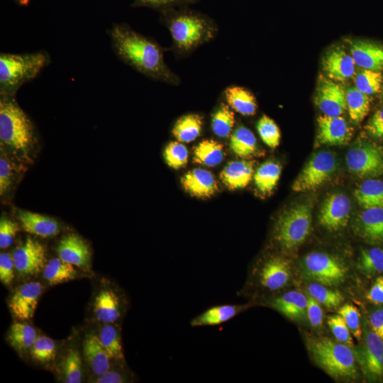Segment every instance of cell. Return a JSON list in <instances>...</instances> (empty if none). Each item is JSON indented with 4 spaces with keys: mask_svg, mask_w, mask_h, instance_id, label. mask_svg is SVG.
I'll return each instance as SVG.
<instances>
[{
    "mask_svg": "<svg viewBox=\"0 0 383 383\" xmlns=\"http://www.w3.org/2000/svg\"><path fill=\"white\" fill-rule=\"evenodd\" d=\"M109 35L113 50L123 62L151 79L173 85L180 83L179 77L165 62L163 49L157 42L126 23L113 25Z\"/></svg>",
    "mask_w": 383,
    "mask_h": 383,
    "instance_id": "1",
    "label": "cell"
},
{
    "mask_svg": "<svg viewBox=\"0 0 383 383\" xmlns=\"http://www.w3.org/2000/svg\"><path fill=\"white\" fill-rule=\"evenodd\" d=\"M175 8L160 12L161 20L169 29L178 54H189L214 38L218 30L213 20L184 6Z\"/></svg>",
    "mask_w": 383,
    "mask_h": 383,
    "instance_id": "2",
    "label": "cell"
},
{
    "mask_svg": "<svg viewBox=\"0 0 383 383\" xmlns=\"http://www.w3.org/2000/svg\"><path fill=\"white\" fill-rule=\"evenodd\" d=\"M1 145L27 156L36 143L34 127L14 96H1Z\"/></svg>",
    "mask_w": 383,
    "mask_h": 383,
    "instance_id": "3",
    "label": "cell"
},
{
    "mask_svg": "<svg viewBox=\"0 0 383 383\" xmlns=\"http://www.w3.org/2000/svg\"><path fill=\"white\" fill-rule=\"evenodd\" d=\"M49 62V55L44 51L1 53L0 95L14 96L18 89L36 77Z\"/></svg>",
    "mask_w": 383,
    "mask_h": 383,
    "instance_id": "4",
    "label": "cell"
},
{
    "mask_svg": "<svg viewBox=\"0 0 383 383\" xmlns=\"http://www.w3.org/2000/svg\"><path fill=\"white\" fill-rule=\"evenodd\" d=\"M308 349L316 363L335 379H355L357 374L355 357L351 348L328 338H311Z\"/></svg>",
    "mask_w": 383,
    "mask_h": 383,
    "instance_id": "5",
    "label": "cell"
},
{
    "mask_svg": "<svg viewBox=\"0 0 383 383\" xmlns=\"http://www.w3.org/2000/svg\"><path fill=\"white\" fill-rule=\"evenodd\" d=\"M311 218L309 204H299L285 211L274 226V238L277 243L286 250L303 243L310 233Z\"/></svg>",
    "mask_w": 383,
    "mask_h": 383,
    "instance_id": "6",
    "label": "cell"
},
{
    "mask_svg": "<svg viewBox=\"0 0 383 383\" xmlns=\"http://www.w3.org/2000/svg\"><path fill=\"white\" fill-rule=\"evenodd\" d=\"M303 272L315 282L336 286L344 281L347 269L341 261L328 254L311 252L304 258Z\"/></svg>",
    "mask_w": 383,
    "mask_h": 383,
    "instance_id": "7",
    "label": "cell"
},
{
    "mask_svg": "<svg viewBox=\"0 0 383 383\" xmlns=\"http://www.w3.org/2000/svg\"><path fill=\"white\" fill-rule=\"evenodd\" d=\"M337 168L335 155L329 151L316 154L306 164L292 184L296 192L314 190L331 179Z\"/></svg>",
    "mask_w": 383,
    "mask_h": 383,
    "instance_id": "8",
    "label": "cell"
},
{
    "mask_svg": "<svg viewBox=\"0 0 383 383\" xmlns=\"http://www.w3.org/2000/svg\"><path fill=\"white\" fill-rule=\"evenodd\" d=\"M349 170L363 178L383 174V150L373 144L362 143L350 148L346 155Z\"/></svg>",
    "mask_w": 383,
    "mask_h": 383,
    "instance_id": "9",
    "label": "cell"
},
{
    "mask_svg": "<svg viewBox=\"0 0 383 383\" xmlns=\"http://www.w3.org/2000/svg\"><path fill=\"white\" fill-rule=\"evenodd\" d=\"M364 343L357 351V362L365 374L372 379L383 378V340L367 324L362 327Z\"/></svg>",
    "mask_w": 383,
    "mask_h": 383,
    "instance_id": "10",
    "label": "cell"
},
{
    "mask_svg": "<svg viewBox=\"0 0 383 383\" xmlns=\"http://www.w3.org/2000/svg\"><path fill=\"white\" fill-rule=\"evenodd\" d=\"M15 270L23 277H33L46 265V250L39 241L28 237L13 252Z\"/></svg>",
    "mask_w": 383,
    "mask_h": 383,
    "instance_id": "11",
    "label": "cell"
},
{
    "mask_svg": "<svg viewBox=\"0 0 383 383\" xmlns=\"http://www.w3.org/2000/svg\"><path fill=\"white\" fill-rule=\"evenodd\" d=\"M291 272L288 260L279 256L270 257L256 271L257 283L263 290L276 292L287 284Z\"/></svg>",
    "mask_w": 383,
    "mask_h": 383,
    "instance_id": "12",
    "label": "cell"
},
{
    "mask_svg": "<svg viewBox=\"0 0 383 383\" xmlns=\"http://www.w3.org/2000/svg\"><path fill=\"white\" fill-rule=\"evenodd\" d=\"M351 204L341 193L331 194L324 201L319 213V222L325 228L337 231L345 227L350 218Z\"/></svg>",
    "mask_w": 383,
    "mask_h": 383,
    "instance_id": "13",
    "label": "cell"
},
{
    "mask_svg": "<svg viewBox=\"0 0 383 383\" xmlns=\"http://www.w3.org/2000/svg\"><path fill=\"white\" fill-rule=\"evenodd\" d=\"M42 292L43 287L38 282H28L18 287L8 302L12 315L21 321L31 318Z\"/></svg>",
    "mask_w": 383,
    "mask_h": 383,
    "instance_id": "14",
    "label": "cell"
},
{
    "mask_svg": "<svg viewBox=\"0 0 383 383\" xmlns=\"http://www.w3.org/2000/svg\"><path fill=\"white\" fill-rule=\"evenodd\" d=\"M315 103L325 116L332 117L340 116L347 108L344 89L330 79L320 82Z\"/></svg>",
    "mask_w": 383,
    "mask_h": 383,
    "instance_id": "15",
    "label": "cell"
},
{
    "mask_svg": "<svg viewBox=\"0 0 383 383\" xmlns=\"http://www.w3.org/2000/svg\"><path fill=\"white\" fill-rule=\"evenodd\" d=\"M318 145H341L347 144L353 135V129L341 116H321L318 118Z\"/></svg>",
    "mask_w": 383,
    "mask_h": 383,
    "instance_id": "16",
    "label": "cell"
},
{
    "mask_svg": "<svg viewBox=\"0 0 383 383\" xmlns=\"http://www.w3.org/2000/svg\"><path fill=\"white\" fill-rule=\"evenodd\" d=\"M58 257L62 260L86 271L91 268V252L87 242L77 234L64 236L57 247Z\"/></svg>",
    "mask_w": 383,
    "mask_h": 383,
    "instance_id": "17",
    "label": "cell"
},
{
    "mask_svg": "<svg viewBox=\"0 0 383 383\" xmlns=\"http://www.w3.org/2000/svg\"><path fill=\"white\" fill-rule=\"evenodd\" d=\"M323 67L333 81L344 82L355 73V63L351 56L340 48L331 49L323 60Z\"/></svg>",
    "mask_w": 383,
    "mask_h": 383,
    "instance_id": "18",
    "label": "cell"
},
{
    "mask_svg": "<svg viewBox=\"0 0 383 383\" xmlns=\"http://www.w3.org/2000/svg\"><path fill=\"white\" fill-rule=\"evenodd\" d=\"M122 313L123 306L118 294L113 289H101L94 303L96 320L103 323H113L120 318Z\"/></svg>",
    "mask_w": 383,
    "mask_h": 383,
    "instance_id": "19",
    "label": "cell"
},
{
    "mask_svg": "<svg viewBox=\"0 0 383 383\" xmlns=\"http://www.w3.org/2000/svg\"><path fill=\"white\" fill-rule=\"evenodd\" d=\"M307 296L297 291H289L273 298L269 306L292 320L307 318Z\"/></svg>",
    "mask_w": 383,
    "mask_h": 383,
    "instance_id": "20",
    "label": "cell"
},
{
    "mask_svg": "<svg viewBox=\"0 0 383 383\" xmlns=\"http://www.w3.org/2000/svg\"><path fill=\"white\" fill-rule=\"evenodd\" d=\"M351 56L360 67L374 71L383 70V47L364 40H357L350 45Z\"/></svg>",
    "mask_w": 383,
    "mask_h": 383,
    "instance_id": "21",
    "label": "cell"
},
{
    "mask_svg": "<svg viewBox=\"0 0 383 383\" xmlns=\"http://www.w3.org/2000/svg\"><path fill=\"white\" fill-rule=\"evenodd\" d=\"M181 183L187 192L196 197H209L218 190L217 181L213 174L201 168L185 173Z\"/></svg>",
    "mask_w": 383,
    "mask_h": 383,
    "instance_id": "22",
    "label": "cell"
},
{
    "mask_svg": "<svg viewBox=\"0 0 383 383\" xmlns=\"http://www.w3.org/2000/svg\"><path fill=\"white\" fill-rule=\"evenodd\" d=\"M251 306V304L213 306L194 317L190 321V325L192 327L221 325L231 320Z\"/></svg>",
    "mask_w": 383,
    "mask_h": 383,
    "instance_id": "23",
    "label": "cell"
},
{
    "mask_svg": "<svg viewBox=\"0 0 383 383\" xmlns=\"http://www.w3.org/2000/svg\"><path fill=\"white\" fill-rule=\"evenodd\" d=\"M84 360L91 372L100 376L110 370V357L97 335L87 334L83 343Z\"/></svg>",
    "mask_w": 383,
    "mask_h": 383,
    "instance_id": "24",
    "label": "cell"
},
{
    "mask_svg": "<svg viewBox=\"0 0 383 383\" xmlns=\"http://www.w3.org/2000/svg\"><path fill=\"white\" fill-rule=\"evenodd\" d=\"M17 217L25 231L38 236H54L60 230L59 223L55 219L37 213L19 210Z\"/></svg>",
    "mask_w": 383,
    "mask_h": 383,
    "instance_id": "25",
    "label": "cell"
},
{
    "mask_svg": "<svg viewBox=\"0 0 383 383\" xmlns=\"http://www.w3.org/2000/svg\"><path fill=\"white\" fill-rule=\"evenodd\" d=\"M357 231L369 242H383V208L365 209L357 220Z\"/></svg>",
    "mask_w": 383,
    "mask_h": 383,
    "instance_id": "26",
    "label": "cell"
},
{
    "mask_svg": "<svg viewBox=\"0 0 383 383\" xmlns=\"http://www.w3.org/2000/svg\"><path fill=\"white\" fill-rule=\"evenodd\" d=\"M253 174L252 162L246 160H235L228 162L220 174L222 182L229 189L245 187Z\"/></svg>",
    "mask_w": 383,
    "mask_h": 383,
    "instance_id": "27",
    "label": "cell"
},
{
    "mask_svg": "<svg viewBox=\"0 0 383 383\" xmlns=\"http://www.w3.org/2000/svg\"><path fill=\"white\" fill-rule=\"evenodd\" d=\"M354 196L365 209L383 208V181L370 178L362 182L355 189Z\"/></svg>",
    "mask_w": 383,
    "mask_h": 383,
    "instance_id": "28",
    "label": "cell"
},
{
    "mask_svg": "<svg viewBox=\"0 0 383 383\" xmlns=\"http://www.w3.org/2000/svg\"><path fill=\"white\" fill-rule=\"evenodd\" d=\"M226 100L233 110L244 116L255 113L257 104L253 94L244 87L231 86L224 91Z\"/></svg>",
    "mask_w": 383,
    "mask_h": 383,
    "instance_id": "29",
    "label": "cell"
},
{
    "mask_svg": "<svg viewBox=\"0 0 383 383\" xmlns=\"http://www.w3.org/2000/svg\"><path fill=\"white\" fill-rule=\"evenodd\" d=\"M229 146L233 153L240 157H250L258 152L255 135L243 126L237 127L232 133Z\"/></svg>",
    "mask_w": 383,
    "mask_h": 383,
    "instance_id": "30",
    "label": "cell"
},
{
    "mask_svg": "<svg viewBox=\"0 0 383 383\" xmlns=\"http://www.w3.org/2000/svg\"><path fill=\"white\" fill-rule=\"evenodd\" d=\"M74 266L60 257L52 258L46 263L43 270V277L50 285L77 279L79 272Z\"/></svg>",
    "mask_w": 383,
    "mask_h": 383,
    "instance_id": "31",
    "label": "cell"
},
{
    "mask_svg": "<svg viewBox=\"0 0 383 383\" xmlns=\"http://www.w3.org/2000/svg\"><path fill=\"white\" fill-rule=\"evenodd\" d=\"M38 335L35 329L26 323H14L7 335L9 343L18 352H29Z\"/></svg>",
    "mask_w": 383,
    "mask_h": 383,
    "instance_id": "32",
    "label": "cell"
},
{
    "mask_svg": "<svg viewBox=\"0 0 383 383\" xmlns=\"http://www.w3.org/2000/svg\"><path fill=\"white\" fill-rule=\"evenodd\" d=\"M203 125V118L195 113L182 116L175 122L172 134L179 142L189 143L200 134Z\"/></svg>",
    "mask_w": 383,
    "mask_h": 383,
    "instance_id": "33",
    "label": "cell"
},
{
    "mask_svg": "<svg viewBox=\"0 0 383 383\" xmlns=\"http://www.w3.org/2000/svg\"><path fill=\"white\" fill-rule=\"evenodd\" d=\"M97 336L111 360L117 362L124 360L121 338L119 330L116 326L113 323H104Z\"/></svg>",
    "mask_w": 383,
    "mask_h": 383,
    "instance_id": "34",
    "label": "cell"
},
{
    "mask_svg": "<svg viewBox=\"0 0 383 383\" xmlns=\"http://www.w3.org/2000/svg\"><path fill=\"white\" fill-rule=\"evenodd\" d=\"M345 95L350 118L354 123H359L369 112L370 98L368 95L362 93L355 87H349Z\"/></svg>",
    "mask_w": 383,
    "mask_h": 383,
    "instance_id": "35",
    "label": "cell"
},
{
    "mask_svg": "<svg viewBox=\"0 0 383 383\" xmlns=\"http://www.w3.org/2000/svg\"><path fill=\"white\" fill-rule=\"evenodd\" d=\"M223 156V145L213 140L201 141L194 151V161L209 167L220 164Z\"/></svg>",
    "mask_w": 383,
    "mask_h": 383,
    "instance_id": "36",
    "label": "cell"
},
{
    "mask_svg": "<svg viewBox=\"0 0 383 383\" xmlns=\"http://www.w3.org/2000/svg\"><path fill=\"white\" fill-rule=\"evenodd\" d=\"M281 174L280 166L272 161L261 165L254 174V182L258 191L270 193L275 187Z\"/></svg>",
    "mask_w": 383,
    "mask_h": 383,
    "instance_id": "37",
    "label": "cell"
},
{
    "mask_svg": "<svg viewBox=\"0 0 383 383\" xmlns=\"http://www.w3.org/2000/svg\"><path fill=\"white\" fill-rule=\"evenodd\" d=\"M60 370L64 382L67 383L82 382V358L77 349L71 348L67 350L61 362Z\"/></svg>",
    "mask_w": 383,
    "mask_h": 383,
    "instance_id": "38",
    "label": "cell"
},
{
    "mask_svg": "<svg viewBox=\"0 0 383 383\" xmlns=\"http://www.w3.org/2000/svg\"><path fill=\"white\" fill-rule=\"evenodd\" d=\"M358 267L367 276H373L383 272V250L372 248L361 251Z\"/></svg>",
    "mask_w": 383,
    "mask_h": 383,
    "instance_id": "39",
    "label": "cell"
},
{
    "mask_svg": "<svg viewBox=\"0 0 383 383\" xmlns=\"http://www.w3.org/2000/svg\"><path fill=\"white\" fill-rule=\"evenodd\" d=\"M235 123L233 112L228 106L222 104L211 118V128L218 137L226 138L232 131Z\"/></svg>",
    "mask_w": 383,
    "mask_h": 383,
    "instance_id": "40",
    "label": "cell"
},
{
    "mask_svg": "<svg viewBox=\"0 0 383 383\" xmlns=\"http://www.w3.org/2000/svg\"><path fill=\"white\" fill-rule=\"evenodd\" d=\"M307 291L321 305L329 309L337 308L344 299L339 292L331 290L317 282L309 284Z\"/></svg>",
    "mask_w": 383,
    "mask_h": 383,
    "instance_id": "41",
    "label": "cell"
},
{
    "mask_svg": "<svg viewBox=\"0 0 383 383\" xmlns=\"http://www.w3.org/2000/svg\"><path fill=\"white\" fill-rule=\"evenodd\" d=\"M355 87L367 95L378 92L382 87V74L379 71L362 69L354 77Z\"/></svg>",
    "mask_w": 383,
    "mask_h": 383,
    "instance_id": "42",
    "label": "cell"
},
{
    "mask_svg": "<svg viewBox=\"0 0 383 383\" xmlns=\"http://www.w3.org/2000/svg\"><path fill=\"white\" fill-rule=\"evenodd\" d=\"M29 352L35 362L48 364L55 358L57 345L55 340L48 337L38 336Z\"/></svg>",
    "mask_w": 383,
    "mask_h": 383,
    "instance_id": "43",
    "label": "cell"
},
{
    "mask_svg": "<svg viewBox=\"0 0 383 383\" xmlns=\"http://www.w3.org/2000/svg\"><path fill=\"white\" fill-rule=\"evenodd\" d=\"M257 130L262 140L270 148H274L279 144L280 131L274 121L264 115L257 123Z\"/></svg>",
    "mask_w": 383,
    "mask_h": 383,
    "instance_id": "44",
    "label": "cell"
},
{
    "mask_svg": "<svg viewBox=\"0 0 383 383\" xmlns=\"http://www.w3.org/2000/svg\"><path fill=\"white\" fill-rule=\"evenodd\" d=\"M164 158L166 163L174 169H179L187 164L188 150L180 142H171L164 150Z\"/></svg>",
    "mask_w": 383,
    "mask_h": 383,
    "instance_id": "45",
    "label": "cell"
},
{
    "mask_svg": "<svg viewBox=\"0 0 383 383\" xmlns=\"http://www.w3.org/2000/svg\"><path fill=\"white\" fill-rule=\"evenodd\" d=\"M338 312L343 318L350 333L358 341H360L362 338V330L360 326V316L357 307L351 304H346L342 306Z\"/></svg>",
    "mask_w": 383,
    "mask_h": 383,
    "instance_id": "46",
    "label": "cell"
},
{
    "mask_svg": "<svg viewBox=\"0 0 383 383\" xmlns=\"http://www.w3.org/2000/svg\"><path fill=\"white\" fill-rule=\"evenodd\" d=\"M327 323L338 342L345 344L350 348L353 346V339L350 335L351 333L343 318L340 314L328 316Z\"/></svg>",
    "mask_w": 383,
    "mask_h": 383,
    "instance_id": "47",
    "label": "cell"
},
{
    "mask_svg": "<svg viewBox=\"0 0 383 383\" xmlns=\"http://www.w3.org/2000/svg\"><path fill=\"white\" fill-rule=\"evenodd\" d=\"M19 231L18 225L6 217L0 220V248H6L13 242L17 232Z\"/></svg>",
    "mask_w": 383,
    "mask_h": 383,
    "instance_id": "48",
    "label": "cell"
},
{
    "mask_svg": "<svg viewBox=\"0 0 383 383\" xmlns=\"http://www.w3.org/2000/svg\"><path fill=\"white\" fill-rule=\"evenodd\" d=\"M199 0H133L134 6H147L162 11L167 9L184 6Z\"/></svg>",
    "mask_w": 383,
    "mask_h": 383,
    "instance_id": "49",
    "label": "cell"
},
{
    "mask_svg": "<svg viewBox=\"0 0 383 383\" xmlns=\"http://www.w3.org/2000/svg\"><path fill=\"white\" fill-rule=\"evenodd\" d=\"M13 167L10 160L4 155L0 158V194L3 196L11 187L13 177Z\"/></svg>",
    "mask_w": 383,
    "mask_h": 383,
    "instance_id": "50",
    "label": "cell"
},
{
    "mask_svg": "<svg viewBox=\"0 0 383 383\" xmlns=\"http://www.w3.org/2000/svg\"><path fill=\"white\" fill-rule=\"evenodd\" d=\"M13 256L8 252L0 254V280L5 285H10L14 278Z\"/></svg>",
    "mask_w": 383,
    "mask_h": 383,
    "instance_id": "51",
    "label": "cell"
},
{
    "mask_svg": "<svg viewBox=\"0 0 383 383\" xmlns=\"http://www.w3.org/2000/svg\"><path fill=\"white\" fill-rule=\"evenodd\" d=\"M307 318L313 327L319 328L321 326L323 319L321 304L310 295L307 296Z\"/></svg>",
    "mask_w": 383,
    "mask_h": 383,
    "instance_id": "52",
    "label": "cell"
},
{
    "mask_svg": "<svg viewBox=\"0 0 383 383\" xmlns=\"http://www.w3.org/2000/svg\"><path fill=\"white\" fill-rule=\"evenodd\" d=\"M366 130L372 136L383 138V108L372 116L366 126Z\"/></svg>",
    "mask_w": 383,
    "mask_h": 383,
    "instance_id": "53",
    "label": "cell"
},
{
    "mask_svg": "<svg viewBox=\"0 0 383 383\" xmlns=\"http://www.w3.org/2000/svg\"><path fill=\"white\" fill-rule=\"evenodd\" d=\"M367 299L375 304H383V277H378L367 294Z\"/></svg>",
    "mask_w": 383,
    "mask_h": 383,
    "instance_id": "54",
    "label": "cell"
},
{
    "mask_svg": "<svg viewBox=\"0 0 383 383\" xmlns=\"http://www.w3.org/2000/svg\"><path fill=\"white\" fill-rule=\"evenodd\" d=\"M370 325L372 330L383 340V308L372 311L370 316Z\"/></svg>",
    "mask_w": 383,
    "mask_h": 383,
    "instance_id": "55",
    "label": "cell"
},
{
    "mask_svg": "<svg viewBox=\"0 0 383 383\" xmlns=\"http://www.w3.org/2000/svg\"><path fill=\"white\" fill-rule=\"evenodd\" d=\"M96 383H123L128 382L126 374L118 371L111 370L96 377L94 381Z\"/></svg>",
    "mask_w": 383,
    "mask_h": 383,
    "instance_id": "56",
    "label": "cell"
},
{
    "mask_svg": "<svg viewBox=\"0 0 383 383\" xmlns=\"http://www.w3.org/2000/svg\"><path fill=\"white\" fill-rule=\"evenodd\" d=\"M15 2L21 6H27L30 0H13Z\"/></svg>",
    "mask_w": 383,
    "mask_h": 383,
    "instance_id": "57",
    "label": "cell"
},
{
    "mask_svg": "<svg viewBox=\"0 0 383 383\" xmlns=\"http://www.w3.org/2000/svg\"><path fill=\"white\" fill-rule=\"evenodd\" d=\"M382 99H383V89H382Z\"/></svg>",
    "mask_w": 383,
    "mask_h": 383,
    "instance_id": "58",
    "label": "cell"
}]
</instances>
